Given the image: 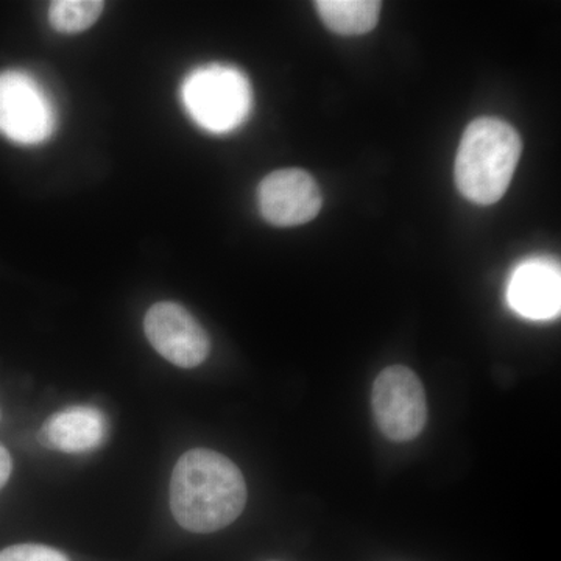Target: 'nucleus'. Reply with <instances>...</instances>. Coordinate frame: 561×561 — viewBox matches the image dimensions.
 <instances>
[{"label": "nucleus", "mask_w": 561, "mask_h": 561, "mask_svg": "<svg viewBox=\"0 0 561 561\" xmlns=\"http://www.w3.org/2000/svg\"><path fill=\"white\" fill-rule=\"evenodd\" d=\"M0 561H69L65 553L43 545L10 546L0 552Z\"/></svg>", "instance_id": "f8f14e48"}, {"label": "nucleus", "mask_w": 561, "mask_h": 561, "mask_svg": "<svg viewBox=\"0 0 561 561\" xmlns=\"http://www.w3.org/2000/svg\"><path fill=\"white\" fill-rule=\"evenodd\" d=\"M245 504V479L228 457L198 448L176 461L171 508L183 529L195 534L224 529L241 516Z\"/></svg>", "instance_id": "f257e3e1"}, {"label": "nucleus", "mask_w": 561, "mask_h": 561, "mask_svg": "<svg viewBox=\"0 0 561 561\" xmlns=\"http://www.w3.org/2000/svg\"><path fill=\"white\" fill-rule=\"evenodd\" d=\"M105 3L102 0H57L51 3V27L60 33L88 31L101 16Z\"/></svg>", "instance_id": "9b49d317"}, {"label": "nucleus", "mask_w": 561, "mask_h": 561, "mask_svg": "<svg viewBox=\"0 0 561 561\" xmlns=\"http://www.w3.org/2000/svg\"><path fill=\"white\" fill-rule=\"evenodd\" d=\"M54 103L38 81L20 70L0 73V133L18 144L33 146L55 130Z\"/></svg>", "instance_id": "39448f33"}, {"label": "nucleus", "mask_w": 561, "mask_h": 561, "mask_svg": "<svg viewBox=\"0 0 561 561\" xmlns=\"http://www.w3.org/2000/svg\"><path fill=\"white\" fill-rule=\"evenodd\" d=\"M523 142L507 122L481 117L468 125L457 151L456 184L476 205L500 202L511 186Z\"/></svg>", "instance_id": "f03ea898"}, {"label": "nucleus", "mask_w": 561, "mask_h": 561, "mask_svg": "<svg viewBox=\"0 0 561 561\" xmlns=\"http://www.w3.org/2000/svg\"><path fill=\"white\" fill-rule=\"evenodd\" d=\"M106 435V420L99 409L76 405L54 413L44 423L39 440L62 453H87L98 448Z\"/></svg>", "instance_id": "1a4fd4ad"}, {"label": "nucleus", "mask_w": 561, "mask_h": 561, "mask_svg": "<svg viewBox=\"0 0 561 561\" xmlns=\"http://www.w3.org/2000/svg\"><path fill=\"white\" fill-rule=\"evenodd\" d=\"M316 5L324 25L343 36L371 32L381 13V2L376 0H320Z\"/></svg>", "instance_id": "9d476101"}, {"label": "nucleus", "mask_w": 561, "mask_h": 561, "mask_svg": "<svg viewBox=\"0 0 561 561\" xmlns=\"http://www.w3.org/2000/svg\"><path fill=\"white\" fill-rule=\"evenodd\" d=\"M181 99L192 119L210 133L241 127L253 106V91L245 73L227 65L195 69L184 80Z\"/></svg>", "instance_id": "7ed1b4c3"}, {"label": "nucleus", "mask_w": 561, "mask_h": 561, "mask_svg": "<svg viewBox=\"0 0 561 561\" xmlns=\"http://www.w3.org/2000/svg\"><path fill=\"white\" fill-rule=\"evenodd\" d=\"M11 474V457L3 446H0V490L5 486Z\"/></svg>", "instance_id": "ddd939ff"}, {"label": "nucleus", "mask_w": 561, "mask_h": 561, "mask_svg": "<svg viewBox=\"0 0 561 561\" xmlns=\"http://www.w3.org/2000/svg\"><path fill=\"white\" fill-rule=\"evenodd\" d=\"M144 331L150 345L176 367L195 368L208 357V334L176 302L162 301L151 306L144 319Z\"/></svg>", "instance_id": "423d86ee"}, {"label": "nucleus", "mask_w": 561, "mask_h": 561, "mask_svg": "<svg viewBox=\"0 0 561 561\" xmlns=\"http://www.w3.org/2000/svg\"><path fill=\"white\" fill-rule=\"evenodd\" d=\"M507 300L519 316L530 320H548L559 316L561 278L559 265L546 260L523 262L513 272Z\"/></svg>", "instance_id": "6e6552de"}, {"label": "nucleus", "mask_w": 561, "mask_h": 561, "mask_svg": "<svg viewBox=\"0 0 561 561\" xmlns=\"http://www.w3.org/2000/svg\"><path fill=\"white\" fill-rule=\"evenodd\" d=\"M262 217L275 227H298L321 209L319 184L300 169H283L262 180L257 191Z\"/></svg>", "instance_id": "0eeeda50"}, {"label": "nucleus", "mask_w": 561, "mask_h": 561, "mask_svg": "<svg viewBox=\"0 0 561 561\" xmlns=\"http://www.w3.org/2000/svg\"><path fill=\"white\" fill-rule=\"evenodd\" d=\"M371 404L379 430L391 442H411L426 426V391L411 368L393 365L379 373Z\"/></svg>", "instance_id": "20e7f679"}]
</instances>
